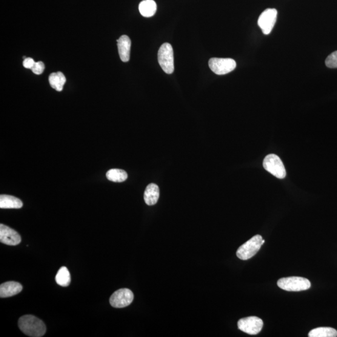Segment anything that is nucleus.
<instances>
[{
    "mask_svg": "<svg viewBox=\"0 0 337 337\" xmlns=\"http://www.w3.org/2000/svg\"><path fill=\"white\" fill-rule=\"evenodd\" d=\"M278 285L282 290L290 292H299L309 289L311 283L309 280L301 277H289L279 279Z\"/></svg>",
    "mask_w": 337,
    "mask_h": 337,
    "instance_id": "nucleus-3",
    "label": "nucleus"
},
{
    "mask_svg": "<svg viewBox=\"0 0 337 337\" xmlns=\"http://www.w3.org/2000/svg\"><path fill=\"white\" fill-rule=\"evenodd\" d=\"M33 72L36 75H41L45 70V65L42 61L35 62L32 68Z\"/></svg>",
    "mask_w": 337,
    "mask_h": 337,
    "instance_id": "nucleus-21",
    "label": "nucleus"
},
{
    "mask_svg": "<svg viewBox=\"0 0 337 337\" xmlns=\"http://www.w3.org/2000/svg\"><path fill=\"white\" fill-rule=\"evenodd\" d=\"M116 41L118 42L119 55L121 61L124 62L129 61L131 46L130 38L127 35H122Z\"/></svg>",
    "mask_w": 337,
    "mask_h": 337,
    "instance_id": "nucleus-12",
    "label": "nucleus"
},
{
    "mask_svg": "<svg viewBox=\"0 0 337 337\" xmlns=\"http://www.w3.org/2000/svg\"><path fill=\"white\" fill-rule=\"evenodd\" d=\"M264 243L265 240L261 236H254L238 248L236 255L239 259L246 261L255 256Z\"/></svg>",
    "mask_w": 337,
    "mask_h": 337,
    "instance_id": "nucleus-2",
    "label": "nucleus"
},
{
    "mask_svg": "<svg viewBox=\"0 0 337 337\" xmlns=\"http://www.w3.org/2000/svg\"><path fill=\"white\" fill-rule=\"evenodd\" d=\"M18 326L22 332L31 337L43 336L47 331L44 322L31 315H26L19 318Z\"/></svg>",
    "mask_w": 337,
    "mask_h": 337,
    "instance_id": "nucleus-1",
    "label": "nucleus"
},
{
    "mask_svg": "<svg viewBox=\"0 0 337 337\" xmlns=\"http://www.w3.org/2000/svg\"><path fill=\"white\" fill-rule=\"evenodd\" d=\"M208 66L216 75H224L236 69V62L231 58H213L208 61Z\"/></svg>",
    "mask_w": 337,
    "mask_h": 337,
    "instance_id": "nucleus-6",
    "label": "nucleus"
},
{
    "mask_svg": "<svg viewBox=\"0 0 337 337\" xmlns=\"http://www.w3.org/2000/svg\"><path fill=\"white\" fill-rule=\"evenodd\" d=\"M238 325L239 329L242 332L249 335H257L262 329L264 322L262 319L252 316L240 319Z\"/></svg>",
    "mask_w": 337,
    "mask_h": 337,
    "instance_id": "nucleus-7",
    "label": "nucleus"
},
{
    "mask_svg": "<svg viewBox=\"0 0 337 337\" xmlns=\"http://www.w3.org/2000/svg\"><path fill=\"white\" fill-rule=\"evenodd\" d=\"M24 204L18 198L12 196L3 195L0 196V208H20L23 207Z\"/></svg>",
    "mask_w": 337,
    "mask_h": 337,
    "instance_id": "nucleus-14",
    "label": "nucleus"
},
{
    "mask_svg": "<svg viewBox=\"0 0 337 337\" xmlns=\"http://www.w3.org/2000/svg\"><path fill=\"white\" fill-rule=\"evenodd\" d=\"M128 176L125 171L119 168H112L107 173V179L114 182H124L128 179Z\"/></svg>",
    "mask_w": 337,
    "mask_h": 337,
    "instance_id": "nucleus-18",
    "label": "nucleus"
},
{
    "mask_svg": "<svg viewBox=\"0 0 337 337\" xmlns=\"http://www.w3.org/2000/svg\"><path fill=\"white\" fill-rule=\"evenodd\" d=\"M159 198V188L155 184H150L145 188L144 199L145 204L148 205L156 204Z\"/></svg>",
    "mask_w": 337,
    "mask_h": 337,
    "instance_id": "nucleus-13",
    "label": "nucleus"
},
{
    "mask_svg": "<svg viewBox=\"0 0 337 337\" xmlns=\"http://www.w3.org/2000/svg\"><path fill=\"white\" fill-rule=\"evenodd\" d=\"M263 166L273 176L279 179H284L286 176V171L281 158L276 154H271L265 157Z\"/></svg>",
    "mask_w": 337,
    "mask_h": 337,
    "instance_id": "nucleus-5",
    "label": "nucleus"
},
{
    "mask_svg": "<svg viewBox=\"0 0 337 337\" xmlns=\"http://www.w3.org/2000/svg\"><path fill=\"white\" fill-rule=\"evenodd\" d=\"M22 290V285L18 282H5L0 285V297L2 298H10L21 292Z\"/></svg>",
    "mask_w": 337,
    "mask_h": 337,
    "instance_id": "nucleus-11",
    "label": "nucleus"
},
{
    "mask_svg": "<svg viewBox=\"0 0 337 337\" xmlns=\"http://www.w3.org/2000/svg\"><path fill=\"white\" fill-rule=\"evenodd\" d=\"M309 337H336L337 331L331 327H319L310 331Z\"/></svg>",
    "mask_w": 337,
    "mask_h": 337,
    "instance_id": "nucleus-17",
    "label": "nucleus"
},
{
    "mask_svg": "<svg viewBox=\"0 0 337 337\" xmlns=\"http://www.w3.org/2000/svg\"><path fill=\"white\" fill-rule=\"evenodd\" d=\"M158 62L162 70L167 74H172L174 71V52L172 46L165 43L160 47L158 54Z\"/></svg>",
    "mask_w": 337,
    "mask_h": 337,
    "instance_id": "nucleus-4",
    "label": "nucleus"
},
{
    "mask_svg": "<svg viewBox=\"0 0 337 337\" xmlns=\"http://www.w3.org/2000/svg\"><path fill=\"white\" fill-rule=\"evenodd\" d=\"M325 65L328 68H337V51L331 53L325 60Z\"/></svg>",
    "mask_w": 337,
    "mask_h": 337,
    "instance_id": "nucleus-20",
    "label": "nucleus"
},
{
    "mask_svg": "<svg viewBox=\"0 0 337 337\" xmlns=\"http://www.w3.org/2000/svg\"><path fill=\"white\" fill-rule=\"evenodd\" d=\"M0 241L8 245H18L22 241L21 237L15 230L4 224H0Z\"/></svg>",
    "mask_w": 337,
    "mask_h": 337,
    "instance_id": "nucleus-10",
    "label": "nucleus"
},
{
    "mask_svg": "<svg viewBox=\"0 0 337 337\" xmlns=\"http://www.w3.org/2000/svg\"><path fill=\"white\" fill-rule=\"evenodd\" d=\"M35 61H34V59L31 58H27L24 59V66L25 68H28V69H31L33 68L34 65H35Z\"/></svg>",
    "mask_w": 337,
    "mask_h": 337,
    "instance_id": "nucleus-22",
    "label": "nucleus"
},
{
    "mask_svg": "<svg viewBox=\"0 0 337 337\" xmlns=\"http://www.w3.org/2000/svg\"><path fill=\"white\" fill-rule=\"evenodd\" d=\"M56 282L62 287H68L70 284V273L67 267H62L60 268L56 274Z\"/></svg>",
    "mask_w": 337,
    "mask_h": 337,
    "instance_id": "nucleus-19",
    "label": "nucleus"
},
{
    "mask_svg": "<svg viewBox=\"0 0 337 337\" xmlns=\"http://www.w3.org/2000/svg\"><path fill=\"white\" fill-rule=\"evenodd\" d=\"M65 76L61 72L53 73L49 77L51 87L57 91H61L65 84Z\"/></svg>",
    "mask_w": 337,
    "mask_h": 337,
    "instance_id": "nucleus-16",
    "label": "nucleus"
},
{
    "mask_svg": "<svg viewBox=\"0 0 337 337\" xmlns=\"http://www.w3.org/2000/svg\"><path fill=\"white\" fill-rule=\"evenodd\" d=\"M139 10L142 16L150 18L155 15L157 5L154 0H144L140 3Z\"/></svg>",
    "mask_w": 337,
    "mask_h": 337,
    "instance_id": "nucleus-15",
    "label": "nucleus"
},
{
    "mask_svg": "<svg viewBox=\"0 0 337 337\" xmlns=\"http://www.w3.org/2000/svg\"><path fill=\"white\" fill-rule=\"evenodd\" d=\"M277 17H278V11L274 8H268L263 11L259 16L258 25L264 35H268L272 31L276 23Z\"/></svg>",
    "mask_w": 337,
    "mask_h": 337,
    "instance_id": "nucleus-9",
    "label": "nucleus"
},
{
    "mask_svg": "<svg viewBox=\"0 0 337 337\" xmlns=\"http://www.w3.org/2000/svg\"><path fill=\"white\" fill-rule=\"evenodd\" d=\"M134 294L128 288H121L116 291L111 296L110 302L111 306L114 308H124L133 302Z\"/></svg>",
    "mask_w": 337,
    "mask_h": 337,
    "instance_id": "nucleus-8",
    "label": "nucleus"
}]
</instances>
